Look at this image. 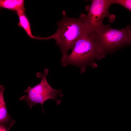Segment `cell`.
Masks as SVG:
<instances>
[{
    "mask_svg": "<svg viewBox=\"0 0 131 131\" xmlns=\"http://www.w3.org/2000/svg\"><path fill=\"white\" fill-rule=\"evenodd\" d=\"M62 15V19L57 23L58 27L55 33L48 37L42 38V40L54 39L60 49L62 57L67 56L69 50L73 49L76 42L90 32L84 20L82 13L77 18L67 16L64 11Z\"/></svg>",
    "mask_w": 131,
    "mask_h": 131,
    "instance_id": "cell-2",
    "label": "cell"
},
{
    "mask_svg": "<svg viewBox=\"0 0 131 131\" xmlns=\"http://www.w3.org/2000/svg\"><path fill=\"white\" fill-rule=\"evenodd\" d=\"M90 6L86 7L88 12L86 15L82 13L84 20L91 33H93L101 26L103 24V19L107 17L109 21L113 22L115 16L110 14L109 8L113 4L112 0H92Z\"/></svg>",
    "mask_w": 131,
    "mask_h": 131,
    "instance_id": "cell-5",
    "label": "cell"
},
{
    "mask_svg": "<svg viewBox=\"0 0 131 131\" xmlns=\"http://www.w3.org/2000/svg\"><path fill=\"white\" fill-rule=\"evenodd\" d=\"M23 0H0V7L16 11V14H25V8Z\"/></svg>",
    "mask_w": 131,
    "mask_h": 131,
    "instance_id": "cell-7",
    "label": "cell"
},
{
    "mask_svg": "<svg viewBox=\"0 0 131 131\" xmlns=\"http://www.w3.org/2000/svg\"><path fill=\"white\" fill-rule=\"evenodd\" d=\"M0 131H8L5 128L1 125H0Z\"/></svg>",
    "mask_w": 131,
    "mask_h": 131,
    "instance_id": "cell-11",
    "label": "cell"
},
{
    "mask_svg": "<svg viewBox=\"0 0 131 131\" xmlns=\"http://www.w3.org/2000/svg\"><path fill=\"white\" fill-rule=\"evenodd\" d=\"M129 27L117 30L103 24L92 33L100 49L106 54L130 45Z\"/></svg>",
    "mask_w": 131,
    "mask_h": 131,
    "instance_id": "cell-3",
    "label": "cell"
},
{
    "mask_svg": "<svg viewBox=\"0 0 131 131\" xmlns=\"http://www.w3.org/2000/svg\"><path fill=\"white\" fill-rule=\"evenodd\" d=\"M129 37L130 42V45H131V25H129Z\"/></svg>",
    "mask_w": 131,
    "mask_h": 131,
    "instance_id": "cell-10",
    "label": "cell"
},
{
    "mask_svg": "<svg viewBox=\"0 0 131 131\" xmlns=\"http://www.w3.org/2000/svg\"><path fill=\"white\" fill-rule=\"evenodd\" d=\"M105 55L99 48L92 33L89 32L76 42L70 54L62 57L61 62L64 67L70 65L77 67L81 74L85 71L88 66L97 67L95 61L101 59Z\"/></svg>",
    "mask_w": 131,
    "mask_h": 131,
    "instance_id": "cell-1",
    "label": "cell"
},
{
    "mask_svg": "<svg viewBox=\"0 0 131 131\" xmlns=\"http://www.w3.org/2000/svg\"><path fill=\"white\" fill-rule=\"evenodd\" d=\"M17 15L19 20L18 23V25L22 28L30 38L38 39L39 37L34 36L32 34L30 22L25 14H18Z\"/></svg>",
    "mask_w": 131,
    "mask_h": 131,
    "instance_id": "cell-8",
    "label": "cell"
},
{
    "mask_svg": "<svg viewBox=\"0 0 131 131\" xmlns=\"http://www.w3.org/2000/svg\"><path fill=\"white\" fill-rule=\"evenodd\" d=\"M48 73V69L46 68L44 69L42 73H37V77L41 79V82L33 87H28L24 92L27 93V94L20 98L21 101H25L26 102L30 109L37 104H40L42 107V112L44 113L43 105L47 100L50 99H53L57 105H59L61 103V100L58 99L57 97L58 96L62 97L63 94L61 89H54L49 84L46 79V76Z\"/></svg>",
    "mask_w": 131,
    "mask_h": 131,
    "instance_id": "cell-4",
    "label": "cell"
},
{
    "mask_svg": "<svg viewBox=\"0 0 131 131\" xmlns=\"http://www.w3.org/2000/svg\"><path fill=\"white\" fill-rule=\"evenodd\" d=\"M5 89L4 86L0 85V125L4 127L9 131L16 122L7 111L3 95Z\"/></svg>",
    "mask_w": 131,
    "mask_h": 131,
    "instance_id": "cell-6",
    "label": "cell"
},
{
    "mask_svg": "<svg viewBox=\"0 0 131 131\" xmlns=\"http://www.w3.org/2000/svg\"><path fill=\"white\" fill-rule=\"evenodd\" d=\"M113 4L121 5L131 12V0H112Z\"/></svg>",
    "mask_w": 131,
    "mask_h": 131,
    "instance_id": "cell-9",
    "label": "cell"
}]
</instances>
